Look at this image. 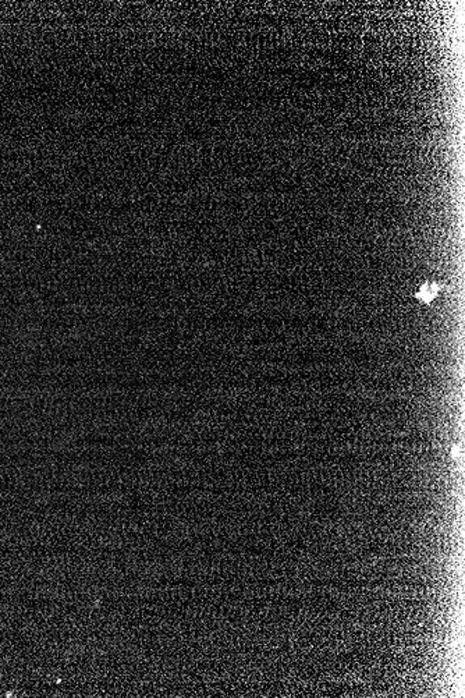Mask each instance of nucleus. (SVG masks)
I'll return each instance as SVG.
<instances>
[{
    "label": "nucleus",
    "instance_id": "obj_1",
    "mask_svg": "<svg viewBox=\"0 0 465 698\" xmlns=\"http://www.w3.org/2000/svg\"><path fill=\"white\" fill-rule=\"evenodd\" d=\"M439 291H440V286L434 281H426L420 286V288L416 291L415 297L425 302V304H429L433 298H436L439 295Z\"/></svg>",
    "mask_w": 465,
    "mask_h": 698
}]
</instances>
